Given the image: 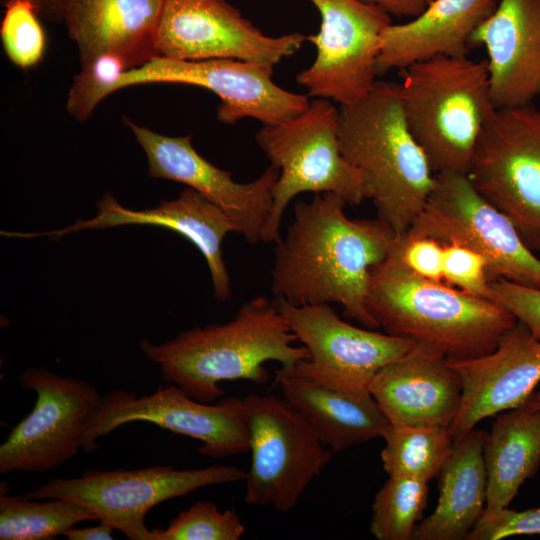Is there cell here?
Wrapping results in <instances>:
<instances>
[{"mask_svg": "<svg viewBox=\"0 0 540 540\" xmlns=\"http://www.w3.org/2000/svg\"><path fill=\"white\" fill-rule=\"evenodd\" d=\"M367 388L392 426L449 428L462 400L460 378L447 357L423 344L383 366Z\"/></svg>", "mask_w": 540, "mask_h": 540, "instance_id": "cell-21", "label": "cell"}, {"mask_svg": "<svg viewBox=\"0 0 540 540\" xmlns=\"http://www.w3.org/2000/svg\"><path fill=\"white\" fill-rule=\"evenodd\" d=\"M487 476L484 511L508 508L525 480L540 467V409L523 404L496 415L485 433Z\"/></svg>", "mask_w": 540, "mask_h": 540, "instance_id": "cell-26", "label": "cell"}, {"mask_svg": "<svg viewBox=\"0 0 540 540\" xmlns=\"http://www.w3.org/2000/svg\"><path fill=\"white\" fill-rule=\"evenodd\" d=\"M484 438L485 432L472 429L453 439L451 453L437 477L436 508L416 525L413 540L467 538L486 506Z\"/></svg>", "mask_w": 540, "mask_h": 540, "instance_id": "cell-25", "label": "cell"}, {"mask_svg": "<svg viewBox=\"0 0 540 540\" xmlns=\"http://www.w3.org/2000/svg\"><path fill=\"white\" fill-rule=\"evenodd\" d=\"M428 482L389 476L372 504L370 532L377 540H411L427 507Z\"/></svg>", "mask_w": 540, "mask_h": 540, "instance_id": "cell-29", "label": "cell"}, {"mask_svg": "<svg viewBox=\"0 0 540 540\" xmlns=\"http://www.w3.org/2000/svg\"><path fill=\"white\" fill-rule=\"evenodd\" d=\"M278 301L257 296L223 324L194 327L161 344L148 339L140 349L159 366L162 378L191 397L212 403L224 394L223 381L248 380L264 385L268 361L292 367L307 359Z\"/></svg>", "mask_w": 540, "mask_h": 540, "instance_id": "cell-2", "label": "cell"}, {"mask_svg": "<svg viewBox=\"0 0 540 540\" xmlns=\"http://www.w3.org/2000/svg\"><path fill=\"white\" fill-rule=\"evenodd\" d=\"M19 385L36 394L32 411L0 446V473H43L82 449V435L102 395L84 380L27 368Z\"/></svg>", "mask_w": 540, "mask_h": 540, "instance_id": "cell-12", "label": "cell"}, {"mask_svg": "<svg viewBox=\"0 0 540 540\" xmlns=\"http://www.w3.org/2000/svg\"><path fill=\"white\" fill-rule=\"evenodd\" d=\"M86 520L98 517L66 499H30L5 493L0 496L1 540L54 539Z\"/></svg>", "mask_w": 540, "mask_h": 540, "instance_id": "cell-27", "label": "cell"}, {"mask_svg": "<svg viewBox=\"0 0 540 540\" xmlns=\"http://www.w3.org/2000/svg\"><path fill=\"white\" fill-rule=\"evenodd\" d=\"M499 0H432L411 21L389 24L381 33L377 72L404 70L437 56L463 57L477 27Z\"/></svg>", "mask_w": 540, "mask_h": 540, "instance_id": "cell-24", "label": "cell"}, {"mask_svg": "<svg viewBox=\"0 0 540 540\" xmlns=\"http://www.w3.org/2000/svg\"><path fill=\"white\" fill-rule=\"evenodd\" d=\"M164 0H68L63 22L81 65L102 55L119 57L128 70L157 56L155 34Z\"/></svg>", "mask_w": 540, "mask_h": 540, "instance_id": "cell-22", "label": "cell"}, {"mask_svg": "<svg viewBox=\"0 0 540 540\" xmlns=\"http://www.w3.org/2000/svg\"><path fill=\"white\" fill-rule=\"evenodd\" d=\"M524 404L533 409H540V392L533 393Z\"/></svg>", "mask_w": 540, "mask_h": 540, "instance_id": "cell-39", "label": "cell"}, {"mask_svg": "<svg viewBox=\"0 0 540 540\" xmlns=\"http://www.w3.org/2000/svg\"><path fill=\"white\" fill-rule=\"evenodd\" d=\"M97 214L88 220H76L61 230L41 233H16V237L47 236L61 238L72 232L105 229L122 225H151L167 228L189 240L203 255L210 272L214 297L227 302L232 296L231 278L226 268L222 243L225 236L236 233L231 219L216 205L187 187L170 201L155 208L132 210L118 203L107 192L97 201Z\"/></svg>", "mask_w": 540, "mask_h": 540, "instance_id": "cell-19", "label": "cell"}, {"mask_svg": "<svg viewBox=\"0 0 540 540\" xmlns=\"http://www.w3.org/2000/svg\"><path fill=\"white\" fill-rule=\"evenodd\" d=\"M401 262L420 277L443 281L444 245L440 241L405 232L392 246Z\"/></svg>", "mask_w": 540, "mask_h": 540, "instance_id": "cell-35", "label": "cell"}, {"mask_svg": "<svg viewBox=\"0 0 540 540\" xmlns=\"http://www.w3.org/2000/svg\"><path fill=\"white\" fill-rule=\"evenodd\" d=\"M245 475L243 469L226 465L201 469L153 465L133 470H87L79 477L53 478L24 496L75 502L128 539L149 540L145 517L151 508L209 485L242 481Z\"/></svg>", "mask_w": 540, "mask_h": 540, "instance_id": "cell-9", "label": "cell"}, {"mask_svg": "<svg viewBox=\"0 0 540 540\" xmlns=\"http://www.w3.org/2000/svg\"><path fill=\"white\" fill-rule=\"evenodd\" d=\"M338 110L340 150L358 171L365 199L397 236L407 232L426 204L435 173L407 126L400 84L376 81L366 97Z\"/></svg>", "mask_w": 540, "mask_h": 540, "instance_id": "cell-4", "label": "cell"}, {"mask_svg": "<svg viewBox=\"0 0 540 540\" xmlns=\"http://www.w3.org/2000/svg\"><path fill=\"white\" fill-rule=\"evenodd\" d=\"M136 421L200 441L199 452L204 456L223 458L249 451L243 399L229 397L216 404L206 403L175 384L141 397L127 390L102 395L82 435V449L94 451L98 438Z\"/></svg>", "mask_w": 540, "mask_h": 540, "instance_id": "cell-11", "label": "cell"}, {"mask_svg": "<svg viewBox=\"0 0 540 540\" xmlns=\"http://www.w3.org/2000/svg\"><path fill=\"white\" fill-rule=\"evenodd\" d=\"M277 301L297 341L309 354L292 369L322 384L367 388L383 366L416 345L405 338L356 327L340 318L330 304L295 306Z\"/></svg>", "mask_w": 540, "mask_h": 540, "instance_id": "cell-16", "label": "cell"}, {"mask_svg": "<svg viewBox=\"0 0 540 540\" xmlns=\"http://www.w3.org/2000/svg\"><path fill=\"white\" fill-rule=\"evenodd\" d=\"M443 281L470 295L488 299V263L478 252L458 243H443Z\"/></svg>", "mask_w": 540, "mask_h": 540, "instance_id": "cell-32", "label": "cell"}, {"mask_svg": "<svg viewBox=\"0 0 540 540\" xmlns=\"http://www.w3.org/2000/svg\"><path fill=\"white\" fill-rule=\"evenodd\" d=\"M306 40L297 32L265 35L226 0H164L155 49L173 60L234 59L273 67Z\"/></svg>", "mask_w": 540, "mask_h": 540, "instance_id": "cell-14", "label": "cell"}, {"mask_svg": "<svg viewBox=\"0 0 540 540\" xmlns=\"http://www.w3.org/2000/svg\"><path fill=\"white\" fill-rule=\"evenodd\" d=\"M468 176L504 212L531 249L540 250V110L496 109L478 138Z\"/></svg>", "mask_w": 540, "mask_h": 540, "instance_id": "cell-10", "label": "cell"}, {"mask_svg": "<svg viewBox=\"0 0 540 540\" xmlns=\"http://www.w3.org/2000/svg\"><path fill=\"white\" fill-rule=\"evenodd\" d=\"M448 362L462 384L461 405L449 426L455 439L483 419L528 400L540 382V340L517 320L492 352Z\"/></svg>", "mask_w": 540, "mask_h": 540, "instance_id": "cell-18", "label": "cell"}, {"mask_svg": "<svg viewBox=\"0 0 540 540\" xmlns=\"http://www.w3.org/2000/svg\"><path fill=\"white\" fill-rule=\"evenodd\" d=\"M346 205L332 193L294 204L286 234L275 242L272 291L295 306L339 304L348 318L374 329L366 306L370 275L397 235L379 218H349Z\"/></svg>", "mask_w": 540, "mask_h": 540, "instance_id": "cell-1", "label": "cell"}, {"mask_svg": "<svg viewBox=\"0 0 540 540\" xmlns=\"http://www.w3.org/2000/svg\"><path fill=\"white\" fill-rule=\"evenodd\" d=\"M483 45L494 108L531 105L540 95V0H500L471 37Z\"/></svg>", "mask_w": 540, "mask_h": 540, "instance_id": "cell-20", "label": "cell"}, {"mask_svg": "<svg viewBox=\"0 0 540 540\" xmlns=\"http://www.w3.org/2000/svg\"><path fill=\"white\" fill-rule=\"evenodd\" d=\"M114 528L106 523L100 522L97 526L86 528H71L64 536L68 540H111Z\"/></svg>", "mask_w": 540, "mask_h": 540, "instance_id": "cell-37", "label": "cell"}, {"mask_svg": "<svg viewBox=\"0 0 540 540\" xmlns=\"http://www.w3.org/2000/svg\"><path fill=\"white\" fill-rule=\"evenodd\" d=\"M516 535H540V508L484 511L467 540H499Z\"/></svg>", "mask_w": 540, "mask_h": 540, "instance_id": "cell-33", "label": "cell"}, {"mask_svg": "<svg viewBox=\"0 0 540 540\" xmlns=\"http://www.w3.org/2000/svg\"><path fill=\"white\" fill-rule=\"evenodd\" d=\"M488 300L510 312L540 340V288L496 279L490 282Z\"/></svg>", "mask_w": 540, "mask_h": 540, "instance_id": "cell-34", "label": "cell"}, {"mask_svg": "<svg viewBox=\"0 0 540 540\" xmlns=\"http://www.w3.org/2000/svg\"><path fill=\"white\" fill-rule=\"evenodd\" d=\"M39 13L28 0H6L0 38L8 59L21 69L37 65L46 48Z\"/></svg>", "mask_w": 540, "mask_h": 540, "instance_id": "cell-31", "label": "cell"}, {"mask_svg": "<svg viewBox=\"0 0 540 540\" xmlns=\"http://www.w3.org/2000/svg\"><path fill=\"white\" fill-rule=\"evenodd\" d=\"M123 123L145 152L149 177L185 184L220 208L248 243L262 242L273 208V188L280 174L277 167L271 165L255 180L240 183L231 172L201 156L192 145L191 135H162L126 116Z\"/></svg>", "mask_w": 540, "mask_h": 540, "instance_id": "cell-17", "label": "cell"}, {"mask_svg": "<svg viewBox=\"0 0 540 540\" xmlns=\"http://www.w3.org/2000/svg\"><path fill=\"white\" fill-rule=\"evenodd\" d=\"M403 72L404 117L433 172L468 174L482 128L494 110L487 61L437 56Z\"/></svg>", "mask_w": 540, "mask_h": 540, "instance_id": "cell-5", "label": "cell"}, {"mask_svg": "<svg viewBox=\"0 0 540 540\" xmlns=\"http://www.w3.org/2000/svg\"><path fill=\"white\" fill-rule=\"evenodd\" d=\"M272 74L271 66L234 59L185 61L156 56L123 72L113 92L153 83L199 86L219 97L216 116L220 122L232 125L243 118H254L268 125L301 114L310 103L308 95L278 86Z\"/></svg>", "mask_w": 540, "mask_h": 540, "instance_id": "cell-15", "label": "cell"}, {"mask_svg": "<svg viewBox=\"0 0 540 540\" xmlns=\"http://www.w3.org/2000/svg\"><path fill=\"white\" fill-rule=\"evenodd\" d=\"M441 243H458L483 255L492 280L540 288V257L512 220L487 200L468 174H435L426 204L407 231Z\"/></svg>", "mask_w": 540, "mask_h": 540, "instance_id": "cell-8", "label": "cell"}, {"mask_svg": "<svg viewBox=\"0 0 540 540\" xmlns=\"http://www.w3.org/2000/svg\"><path fill=\"white\" fill-rule=\"evenodd\" d=\"M366 306L385 333L432 347L452 360L492 352L517 322L488 299L418 276L392 248L371 271Z\"/></svg>", "mask_w": 540, "mask_h": 540, "instance_id": "cell-3", "label": "cell"}, {"mask_svg": "<svg viewBox=\"0 0 540 540\" xmlns=\"http://www.w3.org/2000/svg\"><path fill=\"white\" fill-rule=\"evenodd\" d=\"M255 140L271 165L280 170L262 242L280 238L285 210L301 193H332L352 206L365 199L358 171L341 153L339 110L330 100L317 98L301 114L263 125Z\"/></svg>", "mask_w": 540, "mask_h": 540, "instance_id": "cell-6", "label": "cell"}, {"mask_svg": "<svg viewBox=\"0 0 540 540\" xmlns=\"http://www.w3.org/2000/svg\"><path fill=\"white\" fill-rule=\"evenodd\" d=\"M244 532L235 511H220L212 501H198L179 512L166 528L151 529L149 540H238Z\"/></svg>", "mask_w": 540, "mask_h": 540, "instance_id": "cell-30", "label": "cell"}, {"mask_svg": "<svg viewBox=\"0 0 540 540\" xmlns=\"http://www.w3.org/2000/svg\"><path fill=\"white\" fill-rule=\"evenodd\" d=\"M243 401L251 452L244 502L288 513L333 452L284 397L251 394Z\"/></svg>", "mask_w": 540, "mask_h": 540, "instance_id": "cell-7", "label": "cell"}, {"mask_svg": "<svg viewBox=\"0 0 540 540\" xmlns=\"http://www.w3.org/2000/svg\"><path fill=\"white\" fill-rule=\"evenodd\" d=\"M321 16L320 30L307 36L314 62L296 76L309 97L350 105L376 83L381 33L391 24L380 7L359 0H311Z\"/></svg>", "mask_w": 540, "mask_h": 540, "instance_id": "cell-13", "label": "cell"}, {"mask_svg": "<svg viewBox=\"0 0 540 540\" xmlns=\"http://www.w3.org/2000/svg\"><path fill=\"white\" fill-rule=\"evenodd\" d=\"M275 382L333 453L383 438L391 426L368 388L329 386L282 366Z\"/></svg>", "mask_w": 540, "mask_h": 540, "instance_id": "cell-23", "label": "cell"}, {"mask_svg": "<svg viewBox=\"0 0 540 540\" xmlns=\"http://www.w3.org/2000/svg\"><path fill=\"white\" fill-rule=\"evenodd\" d=\"M6 1V0H5ZM40 17L48 21H63L65 6L68 0H28Z\"/></svg>", "mask_w": 540, "mask_h": 540, "instance_id": "cell-38", "label": "cell"}, {"mask_svg": "<svg viewBox=\"0 0 540 540\" xmlns=\"http://www.w3.org/2000/svg\"><path fill=\"white\" fill-rule=\"evenodd\" d=\"M366 4L380 7L395 16L416 17L421 14L432 0H359Z\"/></svg>", "mask_w": 540, "mask_h": 540, "instance_id": "cell-36", "label": "cell"}, {"mask_svg": "<svg viewBox=\"0 0 540 540\" xmlns=\"http://www.w3.org/2000/svg\"><path fill=\"white\" fill-rule=\"evenodd\" d=\"M539 257H540V250H539Z\"/></svg>", "mask_w": 540, "mask_h": 540, "instance_id": "cell-40", "label": "cell"}, {"mask_svg": "<svg viewBox=\"0 0 540 540\" xmlns=\"http://www.w3.org/2000/svg\"><path fill=\"white\" fill-rule=\"evenodd\" d=\"M383 439L381 460L388 476L427 482L438 477L453 445L449 428L433 425H391Z\"/></svg>", "mask_w": 540, "mask_h": 540, "instance_id": "cell-28", "label": "cell"}]
</instances>
